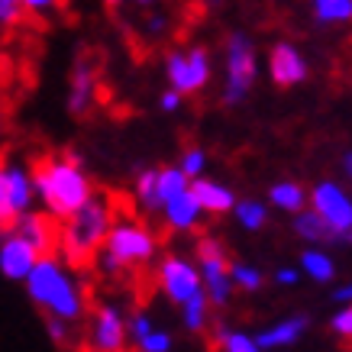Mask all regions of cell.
Listing matches in <instances>:
<instances>
[{"instance_id": "6da1fadb", "label": "cell", "mask_w": 352, "mask_h": 352, "mask_svg": "<svg viewBox=\"0 0 352 352\" xmlns=\"http://www.w3.org/2000/svg\"><path fill=\"white\" fill-rule=\"evenodd\" d=\"M32 184L39 201L45 204V210L52 220H75L97 194L91 191V182L81 171L78 159H65V155H45L36 162L32 168Z\"/></svg>"}, {"instance_id": "7a4b0ae2", "label": "cell", "mask_w": 352, "mask_h": 352, "mask_svg": "<svg viewBox=\"0 0 352 352\" xmlns=\"http://www.w3.org/2000/svg\"><path fill=\"white\" fill-rule=\"evenodd\" d=\"M26 294L32 298L36 307H43L52 320L75 323L85 317V291L75 278L65 272L58 258H43L26 278Z\"/></svg>"}, {"instance_id": "3957f363", "label": "cell", "mask_w": 352, "mask_h": 352, "mask_svg": "<svg viewBox=\"0 0 352 352\" xmlns=\"http://www.w3.org/2000/svg\"><path fill=\"white\" fill-rule=\"evenodd\" d=\"M110 230H113V210H110L107 197H94L85 210L68 220L62 230V252L68 265H85L100 245H107Z\"/></svg>"}, {"instance_id": "277c9868", "label": "cell", "mask_w": 352, "mask_h": 352, "mask_svg": "<svg viewBox=\"0 0 352 352\" xmlns=\"http://www.w3.org/2000/svg\"><path fill=\"white\" fill-rule=\"evenodd\" d=\"M155 236L146 223L139 220H117L113 230H110V239L104 245V252L97 256V265L104 275H120L123 268L133 265H146L155 258Z\"/></svg>"}, {"instance_id": "5b68a950", "label": "cell", "mask_w": 352, "mask_h": 352, "mask_svg": "<svg viewBox=\"0 0 352 352\" xmlns=\"http://www.w3.org/2000/svg\"><path fill=\"white\" fill-rule=\"evenodd\" d=\"M256 49L243 32L226 36V85H223V104L236 107L243 104L252 85H256Z\"/></svg>"}, {"instance_id": "8992f818", "label": "cell", "mask_w": 352, "mask_h": 352, "mask_svg": "<svg viewBox=\"0 0 352 352\" xmlns=\"http://www.w3.org/2000/svg\"><path fill=\"white\" fill-rule=\"evenodd\" d=\"M194 252H197V268H201V275H204L207 298H210L214 307H223L236 288L233 275H230V272H233V262L226 258L223 245L217 243V239H210V236H201Z\"/></svg>"}, {"instance_id": "52a82bcc", "label": "cell", "mask_w": 352, "mask_h": 352, "mask_svg": "<svg viewBox=\"0 0 352 352\" xmlns=\"http://www.w3.org/2000/svg\"><path fill=\"white\" fill-rule=\"evenodd\" d=\"M165 78H168L171 91H178L182 97L204 91L210 81V52L204 45L168 52L165 55Z\"/></svg>"}, {"instance_id": "ba28073f", "label": "cell", "mask_w": 352, "mask_h": 352, "mask_svg": "<svg viewBox=\"0 0 352 352\" xmlns=\"http://www.w3.org/2000/svg\"><path fill=\"white\" fill-rule=\"evenodd\" d=\"M310 210L330 226L333 233L346 239L352 233V197L336 182H317L310 191Z\"/></svg>"}, {"instance_id": "9c48e42d", "label": "cell", "mask_w": 352, "mask_h": 352, "mask_svg": "<svg viewBox=\"0 0 352 352\" xmlns=\"http://www.w3.org/2000/svg\"><path fill=\"white\" fill-rule=\"evenodd\" d=\"M32 197H36V184L30 171H23L20 165H3L0 168V223L10 226L30 214Z\"/></svg>"}, {"instance_id": "30bf717a", "label": "cell", "mask_w": 352, "mask_h": 352, "mask_svg": "<svg viewBox=\"0 0 352 352\" xmlns=\"http://www.w3.org/2000/svg\"><path fill=\"white\" fill-rule=\"evenodd\" d=\"M159 285L168 294V300L184 307L194 294L204 291V275H201V268L194 265V262H188V258L168 256V258H162V265H159Z\"/></svg>"}, {"instance_id": "8fae6325", "label": "cell", "mask_w": 352, "mask_h": 352, "mask_svg": "<svg viewBox=\"0 0 352 352\" xmlns=\"http://www.w3.org/2000/svg\"><path fill=\"white\" fill-rule=\"evenodd\" d=\"M129 336V323L120 317V310L113 304L94 310L91 317V330H87V346L91 352H120Z\"/></svg>"}, {"instance_id": "7c38bea8", "label": "cell", "mask_w": 352, "mask_h": 352, "mask_svg": "<svg viewBox=\"0 0 352 352\" xmlns=\"http://www.w3.org/2000/svg\"><path fill=\"white\" fill-rule=\"evenodd\" d=\"M39 262H43V256H39L23 236L3 233V243H0V272H3V278L26 281Z\"/></svg>"}, {"instance_id": "4fadbf2b", "label": "cell", "mask_w": 352, "mask_h": 352, "mask_svg": "<svg viewBox=\"0 0 352 352\" xmlns=\"http://www.w3.org/2000/svg\"><path fill=\"white\" fill-rule=\"evenodd\" d=\"M268 75L278 87H294L307 78V62L294 43H275L268 52Z\"/></svg>"}, {"instance_id": "5bb4252c", "label": "cell", "mask_w": 352, "mask_h": 352, "mask_svg": "<svg viewBox=\"0 0 352 352\" xmlns=\"http://www.w3.org/2000/svg\"><path fill=\"white\" fill-rule=\"evenodd\" d=\"M13 233L23 236V239H26V243H30L43 258H49V249H52L55 243H62V236L55 233V226H52V217H43V214L20 217Z\"/></svg>"}, {"instance_id": "9a60e30c", "label": "cell", "mask_w": 352, "mask_h": 352, "mask_svg": "<svg viewBox=\"0 0 352 352\" xmlns=\"http://www.w3.org/2000/svg\"><path fill=\"white\" fill-rule=\"evenodd\" d=\"M191 194L197 197V204H201L204 214H230L233 210L236 214V194L233 188H226V184L220 182H210V178H197V182H191Z\"/></svg>"}, {"instance_id": "2e32d148", "label": "cell", "mask_w": 352, "mask_h": 352, "mask_svg": "<svg viewBox=\"0 0 352 352\" xmlns=\"http://www.w3.org/2000/svg\"><path fill=\"white\" fill-rule=\"evenodd\" d=\"M91 91H94V62H87L85 55L72 68V91H68V110L72 117H81L91 104Z\"/></svg>"}, {"instance_id": "e0dca14e", "label": "cell", "mask_w": 352, "mask_h": 352, "mask_svg": "<svg viewBox=\"0 0 352 352\" xmlns=\"http://www.w3.org/2000/svg\"><path fill=\"white\" fill-rule=\"evenodd\" d=\"M165 223L171 226V230H178V233H188V230H194V226L201 223V204H197V197H194L191 191L178 194L175 201L165 204Z\"/></svg>"}, {"instance_id": "ac0fdd59", "label": "cell", "mask_w": 352, "mask_h": 352, "mask_svg": "<svg viewBox=\"0 0 352 352\" xmlns=\"http://www.w3.org/2000/svg\"><path fill=\"white\" fill-rule=\"evenodd\" d=\"M307 330V317H285L275 327H268L256 336L262 349H281V346H294Z\"/></svg>"}, {"instance_id": "d6986e66", "label": "cell", "mask_w": 352, "mask_h": 352, "mask_svg": "<svg viewBox=\"0 0 352 352\" xmlns=\"http://www.w3.org/2000/svg\"><path fill=\"white\" fill-rule=\"evenodd\" d=\"M268 201L275 204L278 210H288V214H304V204L310 201V194L300 188L298 182H278L268 188Z\"/></svg>"}, {"instance_id": "ffe728a7", "label": "cell", "mask_w": 352, "mask_h": 352, "mask_svg": "<svg viewBox=\"0 0 352 352\" xmlns=\"http://www.w3.org/2000/svg\"><path fill=\"white\" fill-rule=\"evenodd\" d=\"M294 233H298L304 243H336V239H340L314 210H304V214L294 217Z\"/></svg>"}, {"instance_id": "44dd1931", "label": "cell", "mask_w": 352, "mask_h": 352, "mask_svg": "<svg viewBox=\"0 0 352 352\" xmlns=\"http://www.w3.org/2000/svg\"><path fill=\"white\" fill-rule=\"evenodd\" d=\"M300 268H304V275L314 278V281H320V285H327V281L336 278V262H333L323 249H304V252H300Z\"/></svg>"}, {"instance_id": "7402d4cb", "label": "cell", "mask_w": 352, "mask_h": 352, "mask_svg": "<svg viewBox=\"0 0 352 352\" xmlns=\"http://www.w3.org/2000/svg\"><path fill=\"white\" fill-rule=\"evenodd\" d=\"M191 191V178L182 171V165H165L159 168V197H162V210H165V204L175 201L178 194Z\"/></svg>"}, {"instance_id": "603a6c76", "label": "cell", "mask_w": 352, "mask_h": 352, "mask_svg": "<svg viewBox=\"0 0 352 352\" xmlns=\"http://www.w3.org/2000/svg\"><path fill=\"white\" fill-rule=\"evenodd\" d=\"M210 298H207V291H201V294H194L188 304L182 307V317H184V327L191 333H204L207 330V323H210Z\"/></svg>"}, {"instance_id": "cb8c5ba5", "label": "cell", "mask_w": 352, "mask_h": 352, "mask_svg": "<svg viewBox=\"0 0 352 352\" xmlns=\"http://www.w3.org/2000/svg\"><path fill=\"white\" fill-rule=\"evenodd\" d=\"M136 201L146 210H162V197H159V168H146L139 171L136 178Z\"/></svg>"}, {"instance_id": "d4e9b609", "label": "cell", "mask_w": 352, "mask_h": 352, "mask_svg": "<svg viewBox=\"0 0 352 352\" xmlns=\"http://www.w3.org/2000/svg\"><path fill=\"white\" fill-rule=\"evenodd\" d=\"M314 20L336 26V23L352 20V0H317L314 3Z\"/></svg>"}, {"instance_id": "484cf974", "label": "cell", "mask_w": 352, "mask_h": 352, "mask_svg": "<svg viewBox=\"0 0 352 352\" xmlns=\"http://www.w3.org/2000/svg\"><path fill=\"white\" fill-rule=\"evenodd\" d=\"M236 220L243 223V230H262L268 223V210L262 201H252V197H245V201L236 204Z\"/></svg>"}, {"instance_id": "4316f807", "label": "cell", "mask_w": 352, "mask_h": 352, "mask_svg": "<svg viewBox=\"0 0 352 352\" xmlns=\"http://www.w3.org/2000/svg\"><path fill=\"white\" fill-rule=\"evenodd\" d=\"M233 285L243 291H258L262 285H265V275L258 272L256 265H245V262H233Z\"/></svg>"}, {"instance_id": "83f0119b", "label": "cell", "mask_w": 352, "mask_h": 352, "mask_svg": "<svg viewBox=\"0 0 352 352\" xmlns=\"http://www.w3.org/2000/svg\"><path fill=\"white\" fill-rule=\"evenodd\" d=\"M223 352H262V346H258V340L252 336V333L245 330H230L223 336V340L217 342Z\"/></svg>"}, {"instance_id": "f1b7e54d", "label": "cell", "mask_w": 352, "mask_h": 352, "mask_svg": "<svg viewBox=\"0 0 352 352\" xmlns=\"http://www.w3.org/2000/svg\"><path fill=\"white\" fill-rule=\"evenodd\" d=\"M204 165H207V152H204L201 146H191V149L182 155V171L191 178V182H197L204 175Z\"/></svg>"}, {"instance_id": "f546056e", "label": "cell", "mask_w": 352, "mask_h": 352, "mask_svg": "<svg viewBox=\"0 0 352 352\" xmlns=\"http://www.w3.org/2000/svg\"><path fill=\"white\" fill-rule=\"evenodd\" d=\"M330 327H333V333H336L342 342H352V304H346V307L333 317Z\"/></svg>"}, {"instance_id": "4dcf8cb0", "label": "cell", "mask_w": 352, "mask_h": 352, "mask_svg": "<svg viewBox=\"0 0 352 352\" xmlns=\"http://www.w3.org/2000/svg\"><path fill=\"white\" fill-rule=\"evenodd\" d=\"M152 333H155V330H152V317L136 310V314L129 317V336H133V340H136V346H139V342L146 340V336H152Z\"/></svg>"}, {"instance_id": "1f68e13d", "label": "cell", "mask_w": 352, "mask_h": 352, "mask_svg": "<svg viewBox=\"0 0 352 352\" xmlns=\"http://www.w3.org/2000/svg\"><path fill=\"white\" fill-rule=\"evenodd\" d=\"M171 349V336L165 330H155L152 336L139 342V352H168Z\"/></svg>"}, {"instance_id": "d6a6232c", "label": "cell", "mask_w": 352, "mask_h": 352, "mask_svg": "<svg viewBox=\"0 0 352 352\" xmlns=\"http://www.w3.org/2000/svg\"><path fill=\"white\" fill-rule=\"evenodd\" d=\"M20 13H23V3H16V0H3L0 3V23L3 26H13V23L20 20Z\"/></svg>"}, {"instance_id": "836d02e7", "label": "cell", "mask_w": 352, "mask_h": 352, "mask_svg": "<svg viewBox=\"0 0 352 352\" xmlns=\"http://www.w3.org/2000/svg\"><path fill=\"white\" fill-rule=\"evenodd\" d=\"M45 330H49V336H52L58 346L68 342V323L65 320H52V317H49V320H45Z\"/></svg>"}, {"instance_id": "e575fe53", "label": "cell", "mask_w": 352, "mask_h": 352, "mask_svg": "<svg viewBox=\"0 0 352 352\" xmlns=\"http://www.w3.org/2000/svg\"><path fill=\"white\" fill-rule=\"evenodd\" d=\"M159 107L165 110V113H175V110L182 107V94H178V91H171V87H168V91H165V94L159 97Z\"/></svg>"}, {"instance_id": "d590c367", "label": "cell", "mask_w": 352, "mask_h": 352, "mask_svg": "<svg viewBox=\"0 0 352 352\" xmlns=\"http://www.w3.org/2000/svg\"><path fill=\"white\" fill-rule=\"evenodd\" d=\"M298 278H300L298 268H278V272H275V285L291 288V285H298Z\"/></svg>"}, {"instance_id": "8d00e7d4", "label": "cell", "mask_w": 352, "mask_h": 352, "mask_svg": "<svg viewBox=\"0 0 352 352\" xmlns=\"http://www.w3.org/2000/svg\"><path fill=\"white\" fill-rule=\"evenodd\" d=\"M336 300H342V304H352V285H346V288H340L336 294H333Z\"/></svg>"}, {"instance_id": "74e56055", "label": "cell", "mask_w": 352, "mask_h": 352, "mask_svg": "<svg viewBox=\"0 0 352 352\" xmlns=\"http://www.w3.org/2000/svg\"><path fill=\"white\" fill-rule=\"evenodd\" d=\"M26 7H30V10H45V7H52V3H49V0H30Z\"/></svg>"}, {"instance_id": "f35d334b", "label": "cell", "mask_w": 352, "mask_h": 352, "mask_svg": "<svg viewBox=\"0 0 352 352\" xmlns=\"http://www.w3.org/2000/svg\"><path fill=\"white\" fill-rule=\"evenodd\" d=\"M342 165H346V175L352 178V152H346V159H342Z\"/></svg>"}, {"instance_id": "ab89813d", "label": "cell", "mask_w": 352, "mask_h": 352, "mask_svg": "<svg viewBox=\"0 0 352 352\" xmlns=\"http://www.w3.org/2000/svg\"><path fill=\"white\" fill-rule=\"evenodd\" d=\"M346 243H352V233H349V236H346Z\"/></svg>"}]
</instances>
